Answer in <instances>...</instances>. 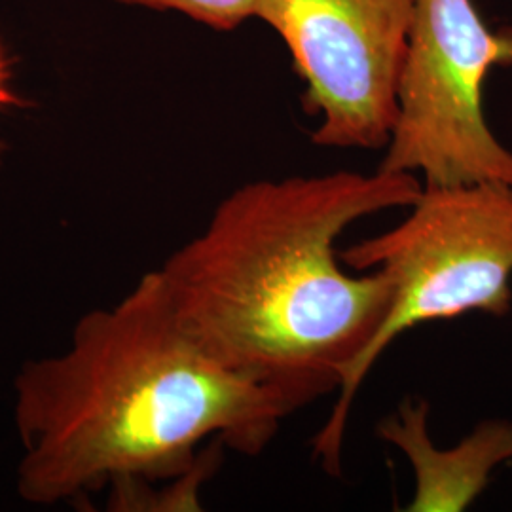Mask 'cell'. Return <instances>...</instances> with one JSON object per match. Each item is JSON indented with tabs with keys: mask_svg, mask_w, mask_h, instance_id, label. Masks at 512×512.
I'll return each instance as SVG.
<instances>
[{
	"mask_svg": "<svg viewBox=\"0 0 512 512\" xmlns=\"http://www.w3.org/2000/svg\"><path fill=\"white\" fill-rule=\"evenodd\" d=\"M23 105V99L19 97L18 92L12 86V73H10V65L8 59L2 52L0 46V112L10 109H18Z\"/></svg>",
	"mask_w": 512,
	"mask_h": 512,
	"instance_id": "ba28073f",
	"label": "cell"
},
{
	"mask_svg": "<svg viewBox=\"0 0 512 512\" xmlns=\"http://www.w3.org/2000/svg\"><path fill=\"white\" fill-rule=\"evenodd\" d=\"M511 63L512 31L486 27L471 0H416L397 118L378 169L421 175L423 186L512 188V152L482 110L486 76Z\"/></svg>",
	"mask_w": 512,
	"mask_h": 512,
	"instance_id": "277c9868",
	"label": "cell"
},
{
	"mask_svg": "<svg viewBox=\"0 0 512 512\" xmlns=\"http://www.w3.org/2000/svg\"><path fill=\"white\" fill-rule=\"evenodd\" d=\"M416 0H256L304 82L319 147H387Z\"/></svg>",
	"mask_w": 512,
	"mask_h": 512,
	"instance_id": "5b68a950",
	"label": "cell"
},
{
	"mask_svg": "<svg viewBox=\"0 0 512 512\" xmlns=\"http://www.w3.org/2000/svg\"><path fill=\"white\" fill-rule=\"evenodd\" d=\"M289 416L203 348L152 270L116 304L84 313L59 353L21 366L16 492L52 507L114 482L173 480L215 440L255 458Z\"/></svg>",
	"mask_w": 512,
	"mask_h": 512,
	"instance_id": "7a4b0ae2",
	"label": "cell"
},
{
	"mask_svg": "<svg viewBox=\"0 0 512 512\" xmlns=\"http://www.w3.org/2000/svg\"><path fill=\"white\" fill-rule=\"evenodd\" d=\"M162 12H179L215 31H234L255 16L256 0H118Z\"/></svg>",
	"mask_w": 512,
	"mask_h": 512,
	"instance_id": "52a82bcc",
	"label": "cell"
},
{
	"mask_svg": "<svg viewBox=\"0 0 512 512\" xmlns=\"http://www.w3.org/2000/svg\"><path fill=\"white\" fill-rule=\"evenodd\" d=\"M397 226L340 249L353 272L380 270L391 306L376 338L336 393L313 454L342 473L349 414L372 366L404 332L465 313L507 315L512 308V188L505 184L423 186Z\"/></svg>",
	"mask_w": 512,
	"mask_h": 512,
	"instance_id": "3957f363",
	"label": "cell"
},
{
	"mask_svg": "<svg viewBox=\"0 0 512 512\" xmlns=\"http://www.w3.org/2000/svg\"><path fill=\"white\" fill-rule=\"evenodd\" d=\"M4 156H6V145H4V141L0 139V171H2V165H4Z\"/></svg>",
	"mask_w": 512,
	"mask_h": 512,
	"instance_id": "9c48e42d",
	"label": "cell"
},
{
	"mask_svg": "<svg viewBox=\"0 0 512 512\" xmlns=\"http://www.w3.org/2000/svg\"><path fill=\"white\" fill-rule=\"evenodd\" d=\"M421 190L418 175L382 169L241 184L158 272L203 348L293 416L338 393L391 306L389 279L348 272L338 239Z\"/></svg>",
	"mask_w": 512,
	"mask_h": 512,
	"instance_id": "6da1fadb",
	"label": "cell"
},
{
	"mask_svg": "<svg viewBox=\"0 0 512 512\" xmlns=\"http://www.w3.org/2000/svg\"><path fill=\"white\" fill-rule=\"evenodd\" d=\"M378 437L395 446L414 471L408 512H461L482 494L495 469L512 459V423L486 420L456 446L439 448L429 433V403L404 399L378 423Z\"/></svg>",
	"mask_w": 512,
	"mask_h": 512,
	"instance_id": "8992f818",
	"label": "cell"
}]
</instances>
